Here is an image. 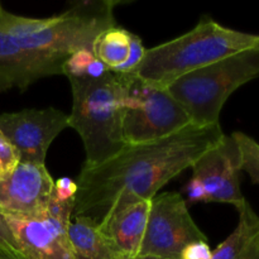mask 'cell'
<instances>
[{
    "instance_id": "ffe728a7",
    "label": "cell",
    "mask_w": 259,
    "mask_h": 259,
    "mask_svg": "<svg viewBox=\"0 0 259 259\" xmlns=\"http://www.w3.org/2000/svg\"><path fill=\"white\" fill-rule=\"evenodd\" d=\"M76 194H77V184L72 179L68 177H61L56 180L53 185L52 200L57 202H70L75 201Z\"/></svg>"
},
{
    "instance_id": "4316f807",
    "label": "cell",
    "mask_w": 259,
    "mask_h": 259,
    "mask_svg": "<svg viewBox=\"0 0 259 259\" xmlns=\"http://www.w3.org/2000/svg\"><path fill=\"white\" fill-rule=\"evenodd\" d=\"M8 169H7V167L4 166V163H3L2 161H0V175L2 174H4V172H7Z\"/></svg>"
},
{
    "instance_id": "5bb4252c",
    "label": "cell",
    "mask_w": 259,
    "mask_h": 259,
    "mask_svg": "<svg viewBox=\"0 0 259 259\" xmlns=\"http://www.w3.org/2000/svg\"><path fill=\"white\" fill-rule=\"evenodd\" d=\"M67 232L73 259H121L90 218L76 215Z\"/></svg>"
},
{
    "instance_id": "3957f363",
    "label": "cell",
    "mask_w": 259,
    "mask_h": 259,
    "mask_svg": "<svg viewBox=\"0 0 259 259\" xmlns=\"http://www.w3.org/2000/svg\"><path fill=\"white\" fill-rule=\"evenodd\" d=\"M258 47L259 34L227 28L204 18L190 32L147 50L141 65L129 75L166 89L186 73Z\"/></svg>"
},
{
    "instance_id": "2e32d148",
    "label": "cell",
    "mask_w": 259,
    "mask_h": 259,
    "mask_svg": "<svg viewBox=\"0 0 259 259\" xmlns=\"http://www.w3.org/2000/svg\"><path fill=\"white\" fill-rule=\"evenodd\" d=\"M12 89L27 90L23 52L8 35L0 33V93Z\"/></svg>"
},
{
    "instance_id": "7c38bea8",
    "label": "cell",
    "mask_w": 259,
    "mask_h": 259,
    "mask_svg": "<svg viewBox=\"0 0 259 259\" xmlns=\"http://www.w3.org/2000/svg\"><path fill=\"white\" fill-rule=\"evenodd\" d=\"M151 201H137L108 212L99 223V229L121 258L139 254Z\"/></svg>"
},
{
    "instance_id": "ba28073f",
    "label": "cell",
    "mask_w": 259,
    "mask_h": 259,
    "mask_svg": "<svg viewBox=\"0 0 259 259\" xmlns=\"http://www.w3.org/2000/svg\"><path fill=\"white\" fill-rule=\"evenodd\" d=\"M75 201L51 200L50 207L34 218L4 217L23 259H73L68 224Z\"/></svg>"
},
{
    "instance_id": "4fadbf2b",
    "label": "cell",
    "mask_w": 259,
    "mask_h": 259,
    "mask_svg": "<svg viewBox=\"0 0 259 259\" xmlns=\"http://www.w3.org/2000/svg\"><path fill=\"white\" fill-rule=\"evenodd\" d=\"M237 210V228L212 250L211 259H259V215L247 200Z\"/></svg>"
},
{
    "instance_id": "ac0fdd59",
    "label": "cell",
    "mask_w": 259,
    "mask_h": 259,
    "mask_svg": "<svg viewBox=\"0 0 259 259\" xmlns=\"http://www.w3.org/2000/svg\"><path fill=\"white\" fill-rule=\"evenodd\" d=\"M95 55L90 50H81L72 53L62 67V75L67 78L85 77L89 67L95 60Z\"/></svg>"
},
{
    "instance_id": "44dd1931",
    "label": "cell",
    "mask_w": 259,
    "mask_h": 259,
    "mask_svg": "<svg viewBox=\"0 0 259 259\" xmlns=\"http://www.w3.org/2000/svg\"><path fill=\"white\" fill-rule=\"evenodd\" d=\"M0 161L4 163L8 171L14 168L20 162L19 154L12 146V143L8 141L7 137L3 134L2 131H0Z\"/></svg>"
},
{
    "instance_id": "5b68a950",
    "label": "cell",
    "mask_w": 259,
    "mask_h": 259,
    "mask_svg": "<svg viewBox=\"0 0 259 259\" xmlns=\"http://www.w3.org/2000/svg\"><path fill=\"white\" fill-rule=\"evenodd\" d=\"M258 77L259 47L186 73L166 89L186 110L194 125H217L229 96Z\"/></svg>"
},
{
    "instance_id": "8992f818",
    "label": "cell",
    "mask_w": 259,
    "mask_h": 259,
    "mask_svg": "<svg viewBox=\"0 0 259 259\" xmlns=\"http://www.w3.org/2000/svg\"><path fill=\"white\" fill-rule=\"evenodd\" d=\"M119 76L123 82V136L126 144L158 141L191 125L189 114L167 89L148 85L129 73Z\"/></svg>"
},
{
    "instance_id": "484cf974",
    "label": "cell",
    "mask_w": 259,
    "mask_h": 259,
    "mask_svg": "<svg viewBox=\"0 0 259 259\" xmlns=\"http://www.w3.org/2000/svg\"><path fill=\"white\" fill-rule=\"evenodd\" d=\"M0 259H17V258H15L14 255L10 254L9 252H7L5 249L0 248Z\"/></svg>"
},
{
    "instance_id": "d6986e66",
    "label": "cell",
    "mask_w": 259,
    "mask_h": 259,
    "mask_svg": "<svg viewBox=\"0 0 259 259\" xmlns=\"http://www.w3.org/2000/svg\"><path fill=\"white\" fill-rule=\"evenodd\" d=\"M147 52V48L143 46L141 38L138 35L133 34L132 33V40H131V55L129 58L126 60V62L124 63L120 67L115 68L111 72L118 73V75H126V73H132L143 61L144 55Z\"/></svg>"
},
{
    "instance_id": "7402d4cb",
    "label": "cell",
    "mask_w": 259,
    "mask_h": 259,
    "mask_svg": "<svg viewBox=\"0 0 259 259\" xmlns=\"http://www.w3.org/2000/svg\"><path fill=\"white\" fill-rule=\"evenodd\" d=\"M0 248L9 252L10 254L14 255L17 259H23L19 254L14 237H13L12 232H10L9 227H8L7 222H5L4 217L2 214H0Z\"/></svg>"
},
{
    "instance_id": "30bf717a",
    "label": "cell",
    "mask_w": 259,
    "mask_h": 259,
    "mask_svg": "<svg viewBox=\"0 0 259 259\" xmlns=\"http://www.w3.org/2000/svg\"><path fill=\"white\" fill-rule=\"evenodd\" d=\"M191 169V179L204 187L206 202L230 204L237 209L245 201L240 190L242 154L232 136L224 134L192 164Z\"/></svg>"
},
{
    "instance_id": "9c48e42d",
    "label": "cell",
    "mask_w": 259,
    "mask_h": 259,
    "mask_svg": "<svg viewBox=\"0 0 259 259\" xmlns=\"http://www.w3.org/2000/svg\"><path fill=\"white\" fill-rule=\"evenodd\" d=\"M68 126L67 114L56 108L0 114V131L24 163L45 164L52 142Z\"/></svg>"
},
{
    "instance_id": "52a82bcc",
    "label": "cell",
    "mask_w": 259,
    "mask_h": 259,
    "mask_svg": "<svg viewBox=\"0 0 259 259\" xmlns=\"http://www.w3.org/2000/svg\"><path fill=\"white\" fill-rule=\"evenodd\" d=\"M194 242H207L195 224L187 202L180 192H164L151 200L146 233L139 254L180 258Z\"/></svg>"
},
{
    "instance_id": "6da1fadb",
    "label": "cell",
    "mask_w": 259,
    "mask_h": 259,
    "mask_svg": "<svg viewBox=\"0 0 259 259\" xmlns=\"http://www.w3.org/2000/svg\"><path fill=\"white\" fill-rule=\"evenodd\" d=\"M224 136L220 124L197 126L141 144H126L118 154L78 175L73 212L99 223L108 212L137 201H151L159 189L192 164Z\"/></svg>"
},
{
    "instance_id": "277c9868",
    "label": "cell",
    "mask_w": 259,
    "mask_h": 259,
    "mask_svg": "<svg viewBox=\"0 0 259 259\" xmlns=\"http://www.w3.org/2000/svg\"><path fill=\"white\" fill-rule=\"evenodd\" d=\"M72 91L71 128L81 137L86 159L95 167L126 146L123 136V82L110 70L99 78H68Z\"/></svg>"
},
{
    "instance_id": "cb8c5ba5",
    "label": "cell",
    "mask_w": 259,
    "mask_h": 259,
    "mask_svg": "<svg viewBox=\"0 0 259 259\" xmlns=\"http://www.w3.org/2000/svg\"><path fill=\"white\" fill-rule=\"evenodd\" d=\"M185 192L187 195V200L190 204H196V202H206V194L199 181L194 179H190L187 185L185 186Z\"/></svg>"
},
{
    "instance_id": "d4e9b609",
    "label": "cell",
    "mask_w": 259,
    "mask_h": 259,
    "mask_svg": "<svg viewBox=\"0 0 259 259\" xmlns=\"http://www.w3.org/2000/svg\"><path fill=\"white\" fill-rule=\"evenodd\" d=\"M121 259H180V258H166V257H158V255H134V257L121 258Z\"/></svg>"
},
{
    "instance_id": "7a4b0ae2",
    "label": "cell",
    "mask_w": 259,
    "mask_h": 259,
    "mask_svg": "<svg viewBox=\"0 0 259 259\" xmlns=\"http://www.w3.org/2000/svg\"><path fill=\"white\" fill-rule=\"evenodd\" d=\"M119 4L118 0H81L48 18L15 15L0 4V33L23 52L25 88L62 75L63 63L72 53L93 51L99 35L118 25L114 10Z\"/></svg>"
},
{
    "instance_id": "8fae6325",
    "label": "cell",
    "mask_w": 259,
    "mask_h": 259,
    "mask_svg": "<svg viewBox=\"0 0 259 259\" xmlns=\"http://www.w3.org/2000/svg\"><path fill=\"white\" fill-rule=\"evenodd\" d=\"M55 180L45 164L19 162L0 175V214L34 218L50 207Z\"/></svg>"
},
{
    "instance_id": "9a60e30c",
    "label": "cell",
    "mask_w": 259,
    "mask_h": 259,
    "mask_svg": "<svg viewBox=\"0 0 259 259\" xmlns=\"http://www.w3.org/2000/svg\"><path fill=\"white\" fill-rule=\"evenodd\" d=\"M132 33L115 25L101 33L94 45V55L110 71L120 67L131 55Z\"/></svg>"
},
{
    "instance_id": "e0dca14e",
    "label": "cell",
    "mask_w": 259,
    "mask_h": 259,
    "mask_svg": "<svg viewBox=\"0 0 259 259\" xmlns=\"http://www.w3.org/2000/svg\"><path fill=\"white\" fill-rule=\"evenodd\" d=\"M232 137L239 146L242 154V171L249 175L253 184L259 185V144L252 137L242 132H234Z\"/></svg>"
},
{
    "instance_id": "603a6c76",
    "label": "cell",
    "mask_w": 259,
    "mask_h": 259,
    "mask_svg": "<svg viewBox=\"0 0 259 259\" xmlns=\"http://www.w3.org/2000/svg\"><path fill=\"white\" fill-rule=\"evenodd\" d=\"M212 250L207 242H194L180 254V259H211Z\"/></svg>"
}]
</instances>
